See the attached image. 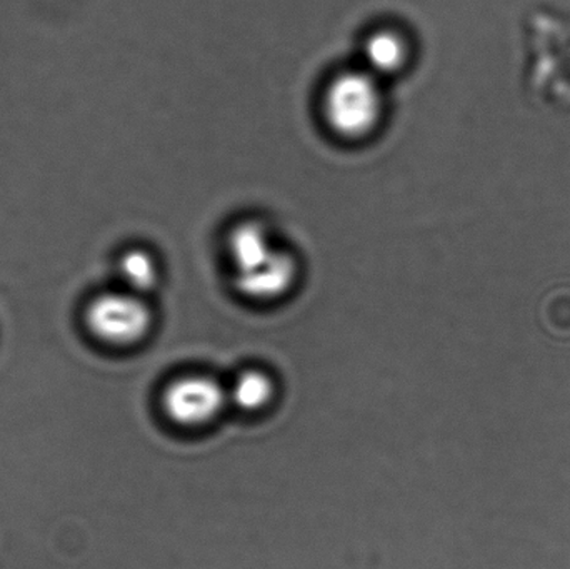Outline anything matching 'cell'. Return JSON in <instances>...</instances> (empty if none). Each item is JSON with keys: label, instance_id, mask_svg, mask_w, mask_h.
<instances>
[{"label": "cell", "instance_id": "1", "mask_svg": "<svg viewBox=\"0 0 570 569\" xmlns=\"http://www.w3.org/2000/svg\"><path fill=\"white\" fill-rule=\"evenodd\" d=\"M382 94L374 73L348 70L334 77L324 94V119L344 139H361L377 127Z\"/></svg>", "mask_w": 570, "mask_h": 569}, {"label": "cell", "instance_id": "2", "mask_svg": "<svg viewBox=\"0 0 570 569\" xmlns=\"http://www.w3.org/2000/svg\"><path fill=\"white\" fill-rule=\"evenodd\" d=\"M86 326L100 343L129 347L146 340L154 326V314L139 294L104 293L87 306Z\"/></svg>", "mask_w": 570, "mask_h": 569}, {"label": "cell", "instance_id": "3", "mask_svg": "<svg viewBox=\"0 0 570 569\" xmlns=\"http://www.w3.org/2000/svg\"><path fill=\"white\" fill-rule=\"evenodd\" d=\"M227 404V387L207 374L176 377L163 393L164 413L183 428H203L213 423Z\"/></svg>", "mask_w": 570, "mask_h": 569}, {"label": "cell", "instance_id": "4", "mask_svg": "<svg viewBox=\"0 0 570 569\" xmlns=\"http://www.w3.org/2000/svg\"><path fill=\"white\" fill-rule=\"evenodd\" d=\"M559 29L556 27V39L549 42L544 36L542 39L535 33L531 36V89L548 104H559V90L568 89L564 77H570V37L561 39Z\"/></svg>", "mask_w": 570, "mask_h": 569}, {"label": "cell", "instance_id": "5", "mask_svg": "<svg viewBox=\"0 0 570 569\" xmlns=\"http://www.w3.org/2000/svg\"><path fill=\"white\" fill-rule=\"evenodd\" d=\"M297 276V261L292 254L279 249L257 269L237 274L236 287L247 300L269 303L291 293Z\"/></svg>", "mask_w": 570, "mask_h": 569}, {"label": "cell", "instance_id": "6", "mask_svg": "<svg viewBox=\"0 0 570 569\" xmlns=\"http://www.w3.org/2000/svg\"><path fill=\"white\" fill-rule=\"evenodd\" d=\"M227 247L236 267V276L257 269L279 251L274 246L269 230L257 220L237 224L230 230Z\"/></svg>", "mask_w": 570, "mask_h": 569}, {"label": "cell", "instance_id": "7", "mask_svg": "<svg viewBox=\"0 0 570 569\" xmlns=\"http://www.w3.org/2000/svg\"><path fill=\"white\" fill-rule=\"evenodd\" d=\"M229 403L246 413H259L266 410L276 396V383L273 376L261 370H246L234 380L227 390Z\"/></svg>", "mask_w": 570, "mask_h": 569}, {"label": "cell", "instance_id": "8", "mask_svg": "<svg viewBox=\"0 0 570 569\" xmlns=\"http://www.w3.org/2000/svg\"><path fill=\"white\" fill-rule=\"evenodd\" d=\"M407 42L394 30H377L365 40L364 57L371 73H394L407 62Z\"/></svg>", "mask_w": 570, "mask_h": 569}, {"label": "cell", "instance_id": "9", "mask_svg": "<svg viewBox=\"0 0 570 569\" xmlns=\"http://www.w3.org/2000/svg\"><path fill=\"white\" fill-rule=\"evenodd\" d=\"M119 274L129 293L146 296L159 283V267L153 254L130 249L119 261Z\"/></svg>", "mask_w": 570, "mask_h": 569}]
</instances>
